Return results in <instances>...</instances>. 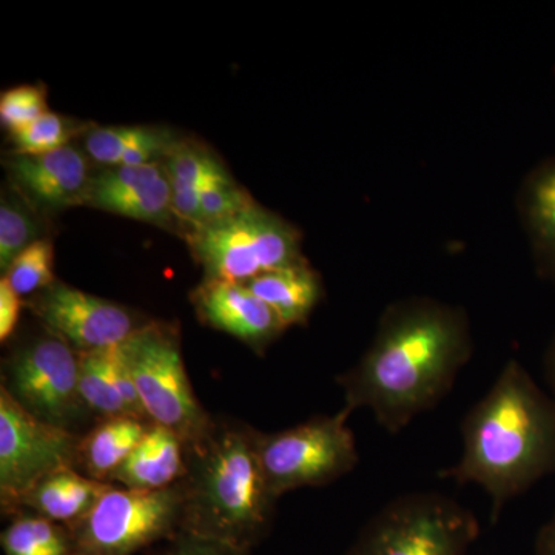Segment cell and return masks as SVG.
I'll return each instance as SVG.
<instances>
[{
	"mask_svg": "<svg viewBox=\"0 0 555 555\" xmlns=\"http://www.w3.org/2000/svg\"><path fill=\"white\" fill-rule=\"evenodd\" d=\"M473 350L465 310L423 297L393 302L360 361L337 377L345 409H369L386 433H401L451 392Z\"/></svg>",
	"mask_w": 555,
	"mask_h": 555,
	"instance_id": "cell-1",
	"label": "cell"
},
{
	"mask_svg": "<svg viewBox=\"0 0 555 555\" xmlns=\"http://www.w3.org/2000/svg\"><path fill=\"white\" fill-rule=\"evenodd\" d=\"M462 443L443 477L480 486L496 520L509 500L555 473V398L517 360L507 361L463 420Z\"/></svg>",
	"mask_w": 555,
	"mask_h": 555,
	"instance_id": "cell-2",
	"label": "cell"
},
{
	"mask_svg": "<svg viewBox=\"0 0 555 555\" xmlns=\"http://www.w3.org/2000/svg\"><path fill=\"white\" fill-rule=\"evenodd\" d=\"M258 433L215 420L206 436L185 447L182 531L247 551L269 535L280 499L262 473Z\"/></svg>",
	"mask_w": 555,
	"mask_h": 555,
	"instance_id": "cell-3",
	"label": "cell"
},
{
	"mask_svg": "<svg viewBox=\"0 0 555 555\" xmlns=\"http://www.w3.org/2000/svg\"><path fill=\"white\" fill-rule=\"evenodd\" d=\"M480 535L473 511L438 492L387 503L361 529L347 555H466Z\"/></svg>",
	"mask_w": 555,
	"mask_h": 555,
	"instance_id": "cell-4",
	"label": "cell"
},
{
	"mask_svg": "<svg viewBox=\"0 0 555 555\" xmlns=\"http://www.w3.org/2000/svg\"><path fill=\"white\" fill-rule=\"evenodd\" d=\"M122 349L150 422L177 434L184 447L206 436L217 418L195 396L178 328L153 321L138 328Z\"/></svg>",
	"mask_w": 555,
	"mask_h": 555,
	"instance_id": "cell-5",
	"label": "cell"
},
{
	"mask_svg": "<svg viewBox=\"0 0 555 555\" xmlns=\"http://www.w3.org/2000/svg\"><path fill=\"white\" fill-rule=\"evenodd\" d=\"M185 492L181 481L159 491L113 485L78 524L69 526L73 555H138L182 532Z\"/></svg>",
	"mask_w": 555,
	"mask_h": 555,
	"instance_id": "cell-6",
	"label": "cell"
},
{
	"mask_svg": "<svg viewBox=\"0 0 555 555\" xmlns=\"http://www.w3.org/2000/svg\"><path fill=\"white\" fill-rule=\"evenodd\" d=\"M192 248L206 272L204 281L246 284L305 261L298 230L258 204L195 230Z\"/></svg>",
	"mask_w": 555,
	"mask_h": 555,
	"instance_id": "cell-7",
	"label": "cell"
},
{
	"mask_svg": "<svg viewBox=\"0 0 555 555\" xmlns=\"http://www.w3.org/2000/svg\"><path fill=\"white\" fill-rule=\"evenodd\" d=\"M352 412L318 415L280 433H258L262 473L273 495L320 488L352 473L358 465L356 436L347 425Z\"/></svg>",
	"mask_w": 555,
	"mask_h": 555,
	"instance_id": "cell-8",
	"label": "cell"
},
{
	"mask_svg": "<svg viewBox=\"0 0 555 555\" xmlns=\"http://www.w3.org/2000/svg\"><path fill=\"white\" fill-rule=\"evenodd\" d=\"M0 389L40 422L79 436L94 420L79 392V353L49 331L2 361Z\"/></svg>",
	"mask_w": 555,
	"mask_h": 555,
	"instance_id": "cell-9",
	"label": "cell"
},
{
	"mask_svg": "<svg viewBox=\"0 0 555 555\" xmlns=\"http://www.w3.org/2000/svg\"><path fill=\"white\" fill-rule=\"evenodd\" d=\"M79 434L47 425L0 389V506L10 509L25 492L57 470L75 467Z\"/></svg>",
	"mask_w": 555,
	"mask_h": 555,
	"instance_id": "cell-10",
	"label": "cell"
},
{
	"mask_svg": "<svg viewBox=\"0 0 555 555\" xmlns=\"http://www.w3.org/2000/svg\"><path fill=\"white\" fill-rule=\"evenodd\" d=\"M47 331L78 353L122 345L144 326L129 309L67 284L54 283L28 301Z\"/></svg>",
	"mask_w": 555,
	"mask_h": 555,
	"instance_id": "cell-11",
	"label": "cell"
},
{
	"mask_svg": "<svg viewBox=\"0 0 555 555\" xmlns=\"http://www.w3.org/2000/svg\"><path fill=\"white\" fill-rule=\"evenodd\" d=\"M192 301L204 324L238 338L257 353L264 352L287 328L243 283L204 281L193 291Z\"/></svg>",
	"mask_w": 555,
	"mask_h": 555,
	"instance_id": "cell-12",
	"label": "cell"
},
{
	"mask_svg": "<svg viewBox=\"0 0 555 555\" xmlns=\"http://www.w3.org/2000/svg\"><path fill=\"white\" fill-rule=\"evenodd\" d=\"M86 204L124 218L164 224L173 214L169 175L160 163L107 167L91 177Z\"/></svg>",
	"mask_w": 555,
	"mask_h": 555,
	"instance_id": "cell-13",
	"label": "cell"
},
{
	"mask_svg": "<svg viewBox=\"0 0 555 555\" xmlns=\"http://www.w3.org/2000/svg\"><path fill=\"white\" fill-rule=\"evenodd\" d=\"M10 170L21 189L42 207L56 210L86 204L91 182L89 159L72 145L46 155H16Z\"/></svg>",
	"mask_w": 555,
	"mask_h": 555,
	"instance_id": "cell-14",
	"label": "cell"
},
{
	"mask_svg": "<svg viewBox=\"0 0 555 555\" xmlns=\"http://www.w3.org/2000/svg\"><path fill=\"white\" fill-rule=\"evenodd\" d=\"M113 485L80 474L75 467L42 478L7 509L3 517L25 513L56 524L73 526L93 509Z\"/></svg>",
	"mask_w": 555,
	"mask_h": 555,
	"instance_id": "cell-15",
	"label": "cell"
},
{
	"mask_svg": "<svg viewBox=\"0 0 555 555\" xmlns=\"http://www.w3.org/2000/svg\"><path fill=\"white\" fill-rule=\"evenodd\" d=\"M185 476V447L166 427L152 425L129 459L108 483L139 491H159L178 485Z\"/></svg>",
	"mask_w": 555,
	"mask_h": 555,
	"instance_id": "cell-16",
	"label": "cell"
},
{
	"mask_svg": "<svg viewBox=\"0 0 555 555\" xmlns=\"http://www.w3.org/2000/svg\"><path fill=\"white\" fill-rule=\"evenodd\" d=\"M152 425L130 416L98 420L79 438L76 469L86 477L108 483L109 477L129 459Z\"/></svg>",
	"mask_w": 555,
	"mask_h": 555,
	"instance_id": "cell-17",
	"label": "cell"
},
{
	"mask_svg": "<svg viewBox=\"0 0 555 555\" xmlns=\"http://www.w3.org/2000/svg\"><path fill=\"white\" fill-rule=\"evenodd\" d=\"M179 144L173 133L158 127H102L86 139L91 159L107 167L144 166L159 163Z\"/></svg>",
	"mask_w": 555,
	"mask_h": 555,
	"instance_id": "cell-18",
	"label": "cell"
},
{
	"mask_svg": "<svg viewBox=\"0 0 555 555\" xmlns=\"http://www.w3.org/2000/svg\"><path fill=\"white\" fill-rule=\"evenodd\" d=\"M246 286L273 309L286 327L305 324L323 294L320 276L306 259L262 273Z\"/></svg>",
	"mask_w": 555,
	"mask_h": 555,
	"instance_id": "cell-19",
	"label": "cell"
},
{
	"mask_svg": "<svg viewBox=\"0 0 555 555\" xmlns=\"http://www.w3.org/2000/svg\"><path fill=\"white\" fill-rule=\"evenodd\" d=\"M166 170L170 179L173 214L188 221L195 232L203 225L201 193L208 182L225 173L224 166L198 145L179 142L167 156Z\"/></svg>",
	"mask_w": 555,
	"mask_h": 555,
	"instance_id": "cell-20",
	"label": "cell"
},
{
	"mask_svg": "<svg viewBox=\"0 0 555 555\" xmlns=\"http://www.w3.org/2000/svg\"><path fill=\"white\" fill-rule=\"evenodd\" d=\"M524 208L540 268L555 281V159L547 160L529 177Z\"/></svg>",
	"mask_w": 555,
	"mask_h": 555,
	"instance_id": "cell-21",
	"label": "cell"
},
{
	"mask_svg": "<svg viewBox=\"0 0 555 555\" xmlns=\"http://www.w3.org/2000/svg\"><path fill=\"white\" fill-rule=\"evenodd\" d=\"M0 535L3 555H73L72 528L47 518L17 513Z\"/></svg>",
	"mask_w": 555,
	"mask_h": 555,
	"instance_id": "cell-22",
	"label": "cell"
},
{
	"mask_svg": "<svg viewBox=\"0 0 555 555\" xmlns=\"http://www.w3.org/2000/svg\"><path fill=\"white\" fill-rule=\"evenodd\" d=\"M79 392L96 422L130 416L112 378L109 349L79 353Z\"/></svg>",
	"mask_w": 555,
	"mask_h": 555,
	"instance_id": "cell-23",
	"label": "cell"
},
{
	"mask_svg": "<svg viewBox=\"0 0 555 555\" xmlns=\"http://www.w3.org/2000/svg\"><path fill=\"white\" fill-rule=\"evenodd\" d=\"M10 286L21 295H36L56 283L54 246L50 240H38L21 251L5 275Z\"/></svg>",
	"mask_w": 555,
	"mask_h": 555,
	"instance_id": "cell-24",
	"label": "cell"
},
{
	"mask_svg": "<svg viewBox=\"0 0 555 555\" xmlns=\"http://www.w3.org/2000/svg\"><path fill=\"white\" fill-rule=\"evenodd\" d=\"M39 229L31 211L17 201L2 199L0 206V269L9 270L14 258L38 241Z\"/></svg>",
	"mask_w": 555,
	"mask_h": 555,
	"instance_id": "cell-25",
	"label": "cell"
},
{
	"mask_svg": "<svg viewBox=\"0 0 555 555\" xmlns=\"http://www.w3.org/2000/svg\"><path fill=\"white\" fill-rule=\"evenodd\" d=\"M79 127L56 113L47 112L27 129L13 134L16 155H46L67 147Z\"/></svg>",
	"mask_w": 555,
	"mask_h": 555,
	"instance_id": "cell-26",
	"label": "cell"
},
{
	"mask_svg": "<svg viewBox=\"0 0 555 555\" xmlns=\"http://www.w3.org/2000/svg\"><path fill=\"white\" fill-rule=\"evenodd\" d=\"M254 199L235 184L228 171L208 182L201 193L199 207L203 225L238 214L244 208L254 206ZM201 225V228H203ZM199 228V229H201Z\"/></svg>",
	"mask_w": 555,
	"mask_h": 555,
	"instance_id": "cell-27",
	"label": "cell"
},
{
	"mask_svg": "<svg viewBox=\"0 0 555 555\" xmlns=\"http://www.w3.org/2000/svg\"><path fill=\"white\" fill-rule=\"evenodd\" d=\"M46 91L35 86H22L3 91L0 98V120L11 134L27 129L40 116L46 115Z\"/></svg>",
	"mask_w": 555,
	"mask_h": 555,
	"instance_id": "cell-28",
	"label": "cell"
},
{
	"mask_svg": "<svg viewBox=\"0 0 555 555\" xmlns=\"http://www.w3.org/2000/svg\"><path fill=\"white\" fill-rule=\"evenodd\" d=\"M250 553L251 551L243 547L204 539L184 531L149 551V555H250Z\"/></svg>",
	"mask_w": 555,
	"mask_h": 555,
	"instance_id": "cell-29",
	"label": "cell"
},
{
	"mask_svg": "<svg viewBox=\"0 0 555 555\" xmlns=\"http://www.w3.org/2000/svg\"><path fill=\"white\" fill-rule=\"evenodd\" d=\"M22 297L10 286L9 280H0V341L7 343L16 331L21 320Z\"/></svg>",
	"mask_w": 555,
	"mask_h": 555,
	"instance_id": "cell-30",
	"label": "cell"
},
{
	"mask_svg": "<svg viewBox=\"0 0 555 555\" xmlns=\"http://www.w3.org/2000/svg\"><path fill=\"white\" fill-rule=\"evenodd\" d=\"M535 555H555V514L537 535Z\"/></svg>",
	"mask_w": 555,
	"mask_h": 555,
	"instance_id": "cell-31",
	"label": "cell"
},
{
	"mask_svg": "<svg viewBox=\"0 0 555 555\" xmlns=\"http://www.w3.org/2000/svg\"><path fill=\"white\" fill-rule=\"evenodd\" d=\"M546 375L547 382H550L551 387H553L555 398V339L553 341V345H551L550 350H547Z\"/></svg>",
	"mask_w": 555,
	"mask_h": 555,
	"instance_id": "cell-32",
	"label": "cell"
}]
</instances>
